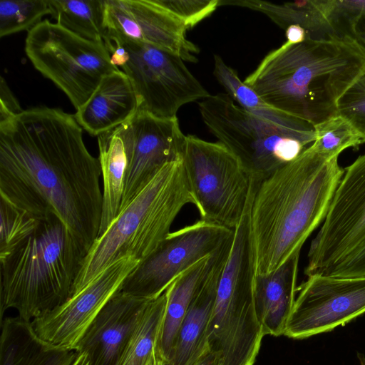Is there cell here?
<instances>
[{
	"label": "cell",
	"instance_id": "6da1fadb",
	"mask_svg": "<svg viewBox=\"0 0 365 365\" xmlns=\"http://www.w3.org/2000/svg\"><path fill=\"white\" fill-rule=\"evenodd\" d=\"M101 175L74 115L38 106L0 122V197L38 219L56 215L85 255L101 225Z\"/></svg>",
	"mask_w": 365,
	"mask_h": 365
},
{
	"label": "cell",
	"instance_id": "7a4b0ae2",
	"mask_svg": "<svg viewBox=\"0 0 365 365\" xmlns=\"http://www.w3.org/2000/svg\"><path fill=\"white\" fill-rule=\"evenodd\" d=\"M344 173L338 157L309 146L257 186L251 207L256 275L271 273L300 253L324 222Z\"/></svg>",
	"mask_w": 365,
	"mask_h": 365
},
{
	"label": "cell",
	"instance_id": "3957f363",
	"mask_svg": "<svg viewBox=\"0 0 365 365\" xmlns=\"http://www.w3.org/2000/svg\"><path fill=\"white\" fill-rule=\"evenodd\" d=\"M364 71L365 53L353 38H307L271 51L243 83L274 108L316 125L338 115V100Z\"/></svg>",
	"mask_w": 365,
	"mask_h": 365
},
{
	"label": "cell",
	"instance_id": "277c9868",
	"mask_svg": "<svg viewBox=\"0 0 365 365\" xmlns=\"http://www.w3.org/2000/svg\"><path fill=\"white\" fill-rule=\"evenodd\" d=\"M85 256L59 217L41 219L31 235L0 256V320L14 309L32 322L63 303Z\"/></svg>",
	"mask_w": 365,
	"mask_h": 365
},
{
	"label": "cell",
	"instance_id": "5b68a950",
	"mask_svg": "<svg viewBox=\"0 0 365 365\" xmlns=\"http://www.w3.org/2000/svg\"><path fill=\"white\" fill-rule=\"evenodd\" d=\"M195 205L182 158L167 163L98 236L83 259L71 294L128 256L148 257L170 232L182 207Z\"/></svg>",
	"mask_w": 365,
	"mask_h": 365
},
{
	"label": "cell",
	"instance_id": "8992f818",
	"mask_svg": "<svg viewBox=\"0 0 365 365\" xmlns=\"http://www.w3.org/2000/svg\"><path fill=\"white\" fill-rule=\"evenodd\" d=\"M255 253L251 236L237 233L210 317L207 346L217 365H254L264 337L255 304Z\"/></svg>",
	"mask_w": 365,
	"mask_h": 365
},
{
	"label": "cell",
	"instance_id": "52a82bcc",
	"mask_svg": "<svg viewBox=\"0 0 365 365\" xmlns=\"http://www.w3.org/2000/svg\"><path fill=\"white\" fill-rule=\"evenodd\" d=\"M198 107L210 131L257 184L297 158L315 140V130L297 131L272 123L246 110L227 93L210 95Z\"/></svg>",
	"mask_w": 365,
	"mask_h": 365
},
{
	"label": "cell",
	"instance_id": "ba28073f",
	"mask_svg": "<svg viewBox=\"0 0 365 365\" xmlns=\"http://www.w3.org/2000/svg\"><path fill=\"white\" fill-rule=\"evenodd\" d=\"M25 52L34 68L69 98L76 110L102 78L119 68L104 42L83 38L48 19L28 31Z\"/></svg>",
	"mask_w": 365,
	"mask_h": 365
},
{
	"label": "cell",
	"instance_id": "9c48e42d",
	"mask_svg": "<svg viewBox=\"0 0 365 365\" xmlns=\"http://www.w3.org/2000/svg\"><path fill=\"white\" fill-rule=\"evenodd\" d=\"M182 162L200 220L234 230L254 187L238 158L220 142L187 135Z\"/></svg>",
	"mask_w": 365,
	"mask_h": 365
},
{
	"label": "cell",
	"instance_id": "30bf717a",
	"mask_svg": "<svg viewBox=\"0 0 365 365\" xmlns=\"http://www.w3.org/2000/svg\"><path fill=\"white\" fill-rule=\"evenodd\" d=\"M106 42L120 44L126 51L120 68L134 87L138 110L170 118L182 106L210 96L178 56L145 44Z\"/></svg>",
	"mask_w": 365,
	"mask_h": 365
},
{
	"label": "cell",
	"instance_id": "8fae6325",
	"mask_svg": "<svg viewBox=\"0 0 365 365\" xmlns=\"http://www.w3.org/2000/svg\"><path fill=\"white\" fill-rule=\"evenodd\" d=\"M234 231L200 220L170 232L128 275L120 291L145 299L159 297L182 273L214 253Z\"/></svg>",
	"mask_w": 365,
	"mask_h": 365
},
{
	"label": "cell",
	"instance_id": "7c38bea8",
	"mask_svg": "<svg viewBox=\"0 0 365 365\" xmlns=\"http://www.w3.org/2000/svg\"><path fill=\"white\" fill-rule=\"evenodd\" d=\"M365 240V154L344 168L308 252L307 276L322 274Z\"/></svg>",
	"mask_w": 365,
	"mask_h": 365
},
{
	"label": "cell",
	"instance_id": "4fadbf2b",
	"mask_svg": "<svg viewBox=\"0 0 365 365\" xmlns=\"http://www.w3.org/2000/svg\"><path fill=\"white\" fill-rule=\"evenodd\" d=\"M297 293L284 333L291 339L330 331L365 313V277L313 274Z\"/></svg>",
	"mask_w": 365,
	"mask_h": 365
},
{
	"label": "cell",
	"instance_id": "5bb4252c",
	"mask_svg": "<svg viewBox=\"0 0 365 365\" xmlns=\"http://www.w3.org/2000/svg\"><path fill=\"white\" fill-rule=\"evenodd\" d=\"M118 127L127 158L121 212L164 165L182 159L186 135L176 116L161 118L140 110Z\"/></svg>",
	"mask_w": 365,
	"mask_h": 365
},
{
	"label": "cell",
	"instance_id": "9a60e30c",
	"mask_svg": "<svg viewBox=\"0 0 365 365\" xmlns=\"http://www.w3.org/2000/svg\"><path fill=\"white\" fill-rule=\"evenodd\" d=\"M140 262L128 256L110 264L61 305L33 320L37 335L53 346L77 351L91 324Z\"/></svg>",
	"mask_w": 365,
	"mask_h": 365
},
{
	"label": "cell",
	"instance_id": "2e32d148",
	"mask_svg": "<svg viewBox=\"0 0 365 365\" xmlns=\"http://www.w3.org/2000/svg\"><path fill=\"white\" fill-rule=\"evenodd\" d=\"M105 26L103 42L149 45L197 61L200 49L187 39V29L158 0H105Z\"/></svg>",
	"mask_w": 365,
	"mask_h": 365
},
{
	"label": "cell",
	"instance_id": "e0dca14e",
	"mask_svg": "<svg viewBox=\"0 0 365 365\" xmlns=\"http://www.w3.org/2000/svg\"><path fill=\"white\" fill-rule=\"evenodd\" d=\"M233 237L234 234L215 252L211 268L187 309L163 365H193L208 349L210 319Z\"/></svg>",
	"mask_w": 365,
	"mask_h": 365
},
{
	"label": "cell",
	"instance_id": "ac0fdd59",
	"mask_svg": "<svg viewBox=\"0 0 365 365\" xmlns=\"http://www.w3.org/2000/svg\"><path fill=\"white\" fill-rule=\"evenodd\" d=\"M149 300L116 292L91 324L77 351L87 355L90 365H115Z\"/></svg>",
	"mask_w": 365,
	"mask_h": 365
},
{
	"label": "cell",
	"instance_id": "d6986e66",
	"mask_svg": "<svg viewBox=\"0 0 365 365\" xmlns=\"http://www.w3.org/2000/svg\"><path fill=\"white\" fill-rule=\"evenodd\" d=\"M220 6L250 9L265 14L280 28L297 25L314 40L344 38V24L336 0H307L274 3L262 0H220Z\"/></svg>",
	"mask_w": 365,
	"mask_h": 365
},
{
	"label": "cell",
	"instance_id": "ffe728a7",
	"mask_svg": "<svg viewBox=\"0 0 365 365\" xmlns=\"http://www.w3.org/2000/svg\"><path fill=\"white\" fill-rule=\"evenodd\" d=\"M139 101L128 77L118 69L105 76L74 117L90 135L98 136L130 120Z\"/></svg>",
	"mask_w": 365,
	"mask_h": 365
},
{
	"label": "cell",
	"instance_id": "44dd1931",
	"mask_svg": "<svg viewBox=\"0 0 365 365\" xmlns=\"http://www.w3.org/2000/svg\"><path fill=\"white\" fill-rule=\"evenodd\" d=\"M299 255L271 273L256 275L255 309L264 336L284 335L296 299Z\"/></svg>",
	"mask_w": 365,
	"mask_h": 365
},
{
	"label": "cell",
	"instance_id": "7402d4cb",
	"mask_svg": "<svg viewBox=\"0 0 365 365\" xmlns=\"http://www.w3.org/2000/svg\"><path fill=\"white\" fill-rule=\"evenodd\" d=\"M0 325V365H73L79 354L46 343L19 316L5 317Z\"/></svg>",
	"mask_w": 365,
	"mask_h": 365
},
{
	"label": "cell",
	"instance_id": "603a6c76",
	"mask_svg": "<svg viewBox=\"0 0 365 365\" xmlns=\"http://www.w3.org/2000/svg\"><path fill=\"white\" fill-rule=\"evenodd\" d=\"M103 176V206L98 236L117 217L124 190L127 158L118 127L97 136ZM97 236V237H98Z\"/></svg>",
	"mask_w": 365,
	"mask_h": 365
},
{
	"label": "cell",
	"instance_id": "cb8c5ba5",
	"mask_svg": "<svg viewBox=\"0 0 365 365\" xmlns=\"http://www.w3.org/2000/svg\"><path fill=\"white\" fill-rule=\"evenodd\" d=\"M214 253L182 273L165 290L167 304L158 346L163 361L173 347L181 322L195 293L211 268Z\"/></svg>",
	"mask_w": 365,
	"mask_h": 365
},
{
	"label": "cell",
	"instance_id": "d4e9b609",
	"mask_svg": "<svg viewBox=\"0 0 365 365\" xmlns=\"http://www.w3.org/2000/svg\"><path fill=\"white\" fill-rule=\"evenodd\" d=\"M213 74L235 103L246 110L285 128L302 132L314 131L309 122L281 111L265 102L245 85L237 73L227 66L219 55L214 56Z\"/></svg>",
	"mask_w": 365,
	"mask_h": 365
},
{
	"label": "cell",
	"instance_id": "484cf974",
	"mask_svg": "<svg viewBox=\"0 0 365 365\" xmlns=\"http://www.w3.org/2000/svg\"><path fill=\"white\" fill-rule=\"evenodd\" d=\"M167 304L165 291L150 299L115 365H145L158 349Z\"/></svg>",
	"mask_w": 365,
	"mask_h": 365
},
{
	"label": "cell",
	"instance_id": "4316f807",
	"mask_svg": "<svg viewBox=\"0 0 365 365\" xmlns=\"http://www.w3.org/2000/svg\"><path fill=\"white\" fill-rule=\"evenodd\" d=\"M48 5L59 26L83 38L103 42L105 0H48Z\"/></svg>",
	"mask_w": 365,
	"mask_h": 365
},
{
	"label": "cell",
	"instance_id": "83f0119b",
	"mask_svg": "<svg viewBox=\"0 0 365 365\" xmlns=\"http://www.w3.org/2000/svg\"><path fill=\"white\" fill-rule=\"evenodd\" d=\"M314 126L315 140L309 146L327 157H339L349 148H357L365 140L351 124L336 115Z\"/></svg>",
	"mask_w": 365,
	"mask_h": 365
},
{
	"label": "cell",
	"instance_id": "f1b7e54d",
	"mask_svg": "<svg viewBox=\"0 0 365 365\" xmlns=\"http://www.w3.org/2000/svg\"><path fill=\"white\" fill-rule=\"evenodd\" d=\"M50 14L48 0H1L0 36L31 30Z\"/></svg>",
	"mask_w": 365,
	"mask_h": 365
},
{
	"label": "cell",
	"instance_id": "f546056e",
	"mask_svg": "<svg viewBox=\"0 0 365 365\" xmlns=\"http://www.w3.org/2000/svg\"><path fill=\"white\" fill-rule=\"evenodd\" d=\"M0 256L31 235L40 220L0 197Z\"/></svg>",
	"mask_w": 365,
	"mask_h": 365
},
{
	"label": "cell",
	"instance_id": "4dcf8cb0",
	"mask_svg": "<svg viewBox=\"0 0 365 365\" xmlns=\"http://www.w3.org/2000/svg\"><path fill=\"white\" fill-rule=\"evenodd\" d=\"M337 113L347 120L365 140V71L338 100Z\"/></svg>",
	"mask_w": 365,
	"mask_h": 365
},
{
	"label": "cell",
	"instance_id": "1f68e13d",
	"mask_svg": "<svg viewBox=\"0 0 365 365\" xmlns=\"http://www.w3.org/2000/svg\"><path fill=\"white\" fill-rule=\"evenodd\" d=\"M189 29L212 14L220 0H158Z\"/></svg>",
	"mask_w": 365,
	"mask_h": 365
},
{
	"label": "cell",
	"instance_id": "d6a6232c",
	"mask_svg": "<svg viewBox=\"0 0 365 365\" xmlns=\"http://www.w3.org/2000/svg\"><path fill=\"white\" fill-rule=\"evenodd\" d=\"M322 274L339 277H365V240Z\"/></svg>",
	"mask_w": 365,
	"mask_h": 365
},
{
	"label": "cell",
	"instance_id": "836d02e7",
	"mask_svg": "<svg viewBox=\"0 0 365 365\" xmlns=\"http://www.w3.org/2000/svg\"><path fill=\"white\" fill-rule=\"evenodd\" d=\"M23 110L6 81L1 77L0 82V122L16 116Z\"/></svg>",
	"mask_w": 365,
	"mask_h": 365
},
{
	"label": "cell",
	"instance_id": "e575fe53",
	"mask_svg": "<svg viewBox=\"0 0 365 365\" xmlns=\"http://www.w3.org/2000/svg\"><path fill=\"white\" fill-rule=\"evenodd\" d=\"M351 37L365 53V14L359 15L355 20Z\"/></svg>",
	"mask_w": 365,
	"mask_h": 365
},
{
	"label": "cell",
	"instance_id": "d590c367",
	"mask_svg": "<svg viewBox=\"0 0 365 365\" xmlns=\"http://www.w3.org/2000/svg\"><path fill=\"white\" fill-rule=\"evenodd\" d=\"M339 4L343 6L354 19L365 14V0H338Z\"/></svg>",
	"mask_w": 365,
	"mask_h": 365
},
{
	"label": "cell",
	"instance_id": "8d00e7d4",
	"mask_svg": "<svg viewBox=\"0 0 365 365\" xmlns=\"http://www.w3.org/2000/svg\"><path fill=\"white\" fill-rule=\"evenodd\" d=\"M287 41L290 43H298L307 39L304 29L297 25H291L285 29Z\"/></svg>",
	"mask_w": 365,
	"mask_h": 365
},
{
	"label": "cell",
	"instance_id": "74e56055",
	"mask_svg": "<svg viewBox=\"0 0 365 365\" xmlns=\"http://www.w3.org/2000/svg\"><path fill=\"white\" fill-rule=\"evenodd\" d=\"M193 365H217V362L213 354L207 349Z\"/></svg>",
	"mask_w": 365,
	"mask_h": 365
},
{
	"label": "cell",
	"instance_id": "f35d334b",
	"mask_svg": "<svg viewBox=\"0 0 365 365\" xmlns=\"http://www.w3.org/2000/svg\"><path fill=\"white\" fill-rule=\"evenodd\" d=\"M145 365H163V359L158 349H155Z\"/></svg>",
	"mask_w": 365,
	"mask_h": 365
},
{
	"label": "cell",
	"instance_id": "ab89813d",
	"mask_svg": "<svg viewBox=\"0 0 365 365\" xmlns=\"http://www.w3.org/2000/svg\"><path fill=\"white\" fill-rule=\"evenodd\" d=\"M73 365H90L87 355L79 352V354Z\"/></svg>",
	"mask_w": 365,
	"mask_h": 365
},
{
	"label": "cell",
	"instance_id": "60d3db41",
	"mask_svg": "<svg viewBox=\"0 0 365 365\" xmlns=\"http://www.w3.org/2000/svg\"><path fill=\"white\" fill-rule=\"evenodd\" d=\"M358 357L361 365H365V357L362 354H359Z\"/></svg>",
	"mask_w": 365,
	"mask_h": 365
}]
</instances>
